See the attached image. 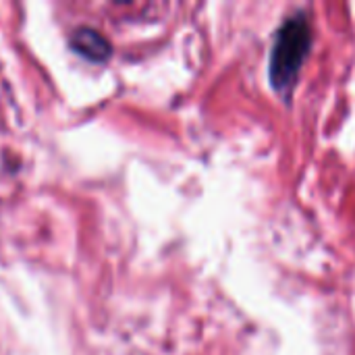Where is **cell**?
<instances>
[{"mask_svg":"<svg viewBox=\"0 0 355 355\" xmlns=\"http://www.w3.org/2000/svg\"><path fill=\"white\" fill-rule=\"evenodd\" d=\"M310 48H312L310 19L306 12H297L295 17L287 19L279 27L270 52L268 77H270V85L281 96H289L293 92Z\"/></svg>","mask_w":355,"mask_h":355,"instance_id":"cell-1","label":"cell"},{"mask_svg":"<svg viewBox=\"0 0 355 355\" xmlns=\"http://www.w3.org/2000/svg\"><path fill=\"white\" fill-rule=\"evenodd\" d=\"M71 48L75 52H79L81 56H85L87 60H94V62L106 60L112 52L110 42L100 31L89 29V27H81L71 35Z\"/></svg>","mask_w":355,"mask_h":355,"instance_id":"cell-2","label":"cell"}]
</instances>
